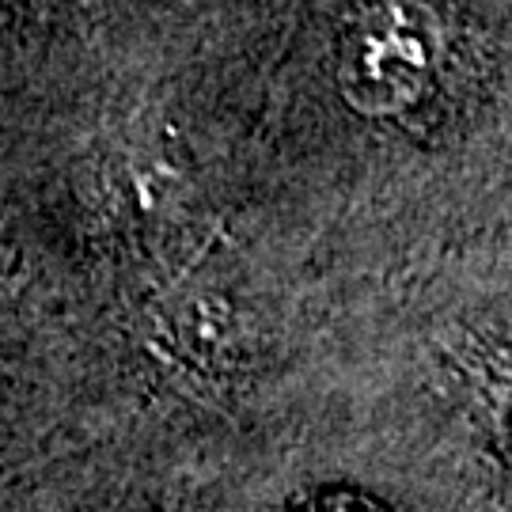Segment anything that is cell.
<instances>
[{
	"instance_id": "obj_1",
	"label": "cell",
	"mask_w": 512,
	"mask_h": 512,
	"mask_svg": "<svg viewBox=\"0 0 512 512\" xmlns=\"http://www.w3.org/2000/svg\"><path fill=\"white\" fill-rule=\"evenodd\" d=\"M440 57V19L421 0H384L349 23L338 50L342 95L365 114L410 107Z\"/></svg>"
},
{
	"instance_id": "obj_2",
	"label": "cell",
	"mask_w": 512,
	"mask_h": 512,
	"mask_svg": "<svg viewBox=\"0 0 512 512\" xmlns=\"http://www.w3.org/2000/svg\"><path fill=\"white\" fill-rule=\"evenodd\" d=\"M164 342L194 372L224 376L243 353V319L217 289H186L164 308Z\"/></svg>"
}]
</instances>
